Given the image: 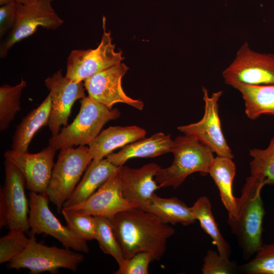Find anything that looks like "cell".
I'll return each mask as SVG.
<instances>
[{"mask_svg":"<svg viewBox=\"0 0 274 274\" xmlns=\"http://www.w3.org/2000/svg\"><path fill=\"white\" fill-rule=\"evenodd\" d=\"M161 168L155 163L139 168L119 166L117 174L126 200L135 207L146 211L155 191L160 188L155 177Z\"/></svg>","mask_w":274,"mask_h":274,"instance_id":"16","label":"cell"},{"mask_svg":"<svg viewBox=\"0 0 274 274\" xmlns=\"http://www.w3.org/2000/svg\"><path fill=\"white\" fill-rule=\"evenodd\" d=\"M146 211L167 224L187 226L196 222L190 207L176 197L163 198L154 193Z\"/></svg>","mask_w":274,"mask_h":274,"instance_id":"24","label":"cell"},{"mask_svg":"<svg viewBox=\"0 0 274 274\" xmlns=\"http://www.w3.org/2000/svg\"><path fill=\"white\" fill-rule=\"evenodd\" d=\"M15 1L17 2V0H0V6Z\"/></svg>","mask_w":274,"mask_h":274,"instance_id":"36","label":"cell"},{"mask_svg":"<svg viewBox=\"0 0 274 274\" xmlns=\"http://www.w3.org/2000/svg\"><path fill=\"white\" fill-rule=\"evenodd\" d=\"M9 233L0 238V263L10 262L27 247L29 238L20 229L9 230Z\"/></svg>","mask_w":274,"mask_h":274,"instance_id":"29","label":"cell"},{"mask_svg":"<svg viewBox=\"0 0 274 274\" xmlns=\"http://www.w3.org/2000/svg\"><path fill=\"white\" fill-rule=\"evenodd\" d=\"M225 83L250 85H274V55L252 50L245 42L223 72Z\"/></svg>","mask_w":274,"mask_h":274,"instance_id":"10","label":"cell"},{"mask_svg":"<svg viewBox=\"0 0 274 274\" xmlns=\"http://www.w3.org/2000/svg\"><path fill=\"white\" fill-rule=\"evenodd\" d=\"M50 91L51 109L48 126L52 136L59 132L61 126L67 125L71 109L75 102L86 96L84 82H77L63 76L58 71L44 81Z\"/></svg>","mask_w":274,"mask_h":274,"instance_id":"14","label":"cell"},{"mask_svg":"<svg viewBox=\"0 0 274 274\" xmlns=\"http://www.w3.org/2000/svg\"><path fill=\"white\" fill-rule=\"evenodd\" d=\"M92 160L89 147L85 145L60 149L46 192L58 213H61L64 202L72 195Z\"/></svg>","mask_w":274,"mask_h":274,"instance_id":"5","label":"cell"},{"mask_svg":"<svg viewBox=\"0 0 274 274\" xmlns=\"http://www.w3.org/2000/svg\"><path fill=\"white\" fill-rule=\"evenodd\" d=\"M154 261L151 255L147 252H140L119 265L115 274H148L149 265Z\"/></svg>","mask_w":274,"mask_h":274,"instance_id":"33","label":"cell"},{"mask_svg":"<svg viewBox=\"0 0 274 274\" xmlns=\"http://www.w3.org/2000/svg\"><path fill=\"white\" fill-rule=\"evenodd\" d=\"M249 155L252 160L249 177L264 186L274 185V135L266 148L250 149Z\"/></svg>","mask_w":274,"mask_h":274,"instance_id":"26","label":"cell"},{"mask_svg":"<svg viewBox=\"0 0 274 274\" xmlns=\"http://www.w3.org/2000/svg\"><path fill=\"white\" fill-rule=\"evenodd\" d=\"M146 130L137 126H110L102 131L89 146L92 159L100 160L115 149L145 138Z\"/></svg>","mask_w":274,"mask_h":274,"instance_id":"19","label":"cell"},{"mask_svg":"<svg viewBox=\"0 0 274 274\" xmlns=\"http://www.w3.org/2000/svg\"><path fill=\"white\" fill-rule=\"evenodd\" d=\"M134 207L124 197L117 173L84 201L63 208L111 220L118 213Z\"/></svg>","mask_w":274,"mask_h":274,"instance_id":"17","label":"cell"},{"mask_svg":"<svg viewBox=\"0 0 274 274\" xmlns=\"http://www.w3.org/2000/svg\"><path fill=\"white\" fill-rule=\"evenodd\" d=\"M119 166H116L106 158L92 159L86 169L81 181L78 184L70 198L63 208L80 203L92 195L112 176L116 174Z\"/></svg>","mask_w":274,"mask_h":274,"instance_id":"20","label":"cell"},{"mask_svg":"<svg viewBox=\"0 0 274 274\" xmlns=\"http://www.w3.org/2000/svg\"><path fill=\"white\" fill-rule=\"evenodd\" d=\"M49 199L46 193H29V235L44 233L60 242L66 248L88 253L86 241L82 238L67 226L63 225L49 207Z\"/></svg>","mask_w":274,"mask_h":274,"instance_id":"9","label":"cell"},{"mask_svg":"<svg viewBox=\"0 0 274 274\" xmlns=\"http://www.w3.org/2000/svg\"><path fill=\"white\" fill-rule=\"evenodd\" d=\"M173 143L170 134L156 133L149 138L126 145L119 152L108 155L106 159L116 166H120L131 158H152L170 152Z\"/></svg>","mask_w":274,"mask_h":274,"instance_id":"18","label":"cell"},{"mask_svg":"<svg viewBox=\"0 0 274 274\" xmlns=\"http://www.w3.org/2000/svg\"><path fill=\"white\" fill-rule=\"evenodd\" d=\"M56 150L49 146L37 153L7 150L5 160L14 164L22 173L26 187L30 192L46 193L54 165Z\"/></svg>","mask_w":274,"mask_h":274,"instance_id":"15","label":"cell"},{"mask_svg":"<svg viewBox=\"0 0 274 274\" xmlns=\"http://www.w3.org/2000/svg\"><path fill=\"white\" fill-rule=\"evenodd\" d=\"M41 1H48L52 2L54 0H17V2L22 4H28Z\"/></svg>","mask_w":274,"mask_h":274,"instance_id":"35","label":"cell"},{"mask_svg":"<svg viewBox=\"0 0 274 274\" xmlns=\"http://www.w3.org/2000/svg\"><path fill=\"white\" fill-rule=\"evenodd\" d=\"M111 221L125 259L144 252L150 254L154 260H160L167 240L175 232L157 216L137 207L118 213Z\"/></svg>","mask_w":274,"mask_h":274,"instance_id":"1","label":"cell"},{"mask_svg":"<svg viewBox=\"0 0 274 274\" xmlns=\"http://www.w3.org/2000/svg\"><path fill=\"white\" fill-rule=\"evenodd\" d=\"M241 268L248 274H274V243L263 244L255 257Z\"/></svg>","mask_w":274,"mask_h":274,"instance_id":"31","label":"cell"},{"mask_svg":"<svg viewBox=\"0 0 274 274\" xmlns=\"http://www.w3.org/2000/svg\"><path fill=\"white\" fill-rule=\"evenodd\" d=\"M190 209L195 219L198 221L201 228L211 238L219 253L229 258L231 254V247L219 229L209 198L206 196L200 197Z\"/></svg>","mask_w":274,"mask_h":274,"instance_id":"25","label":"cell"},{"mask_svg":"<svg viewBox=\"0 0 274 274\" xmlns=\"http://www.w3.org/2000/svg\"><path fill=\"white\" fill-rule=\"evenodd\" d=\"M80 111L73 122L51 136L48 146L56 150L78 145L90 146L100 133L104 125L120 116L117 109H110L88 95L80 101Z\"/></svg>","mask_w":274,"mask_h":274,"instance_id":"4","label":"cell"},{"mask_svg":"<svg viewBox=\"0 0 274 274\" xmlns=\"http://www.w3.org/2000/svg\"><path fill=\"white\" fill-rule=\"evenodd\" d=\"M96 228L95 239L101 251L112 256L118 265L125 260L121 248L115 236L110 219L103 216H94Z\"/></svg>","mask_w":274,"mask_h":274,"instance_id":"28","label":"cell"},{"mask_svg":"<svg viewBox=\"0 0 274 274\" xmlns=\"http://www.w3.org/2000/svg\"><path fill=\"white\" fill-rule=\"evenodd\" d=\"M204 113L199 121L180 126L178 129L184 134L192 135L210 148L217 156L232 159L233 155L223 134L219 115V100L222 91L209 95L208 90L202 87Z\"/></svg>","mask_w":274,"mask_h":274,"instance_id":"12","label":"cell"},{"mask_svg":"<svg viewBox=\"0 0 274 274\" xmlns=\"http://www.w3.org/2000/svg\"><path fill=\"white\" fill-rule=\"evenodd\" d=\"M50 94L37 108L31 110L17 126L12 138V150L26 152L36 133L43 126L49 124L51 109Z\"/></svg>","mask_w":274,"mask_h":274,"instance_id":"22","label":"cell"},{"mask_svg":"<svg viewBox=\"0 0 274 274\" xmlns=\"http://www.w3.org/2000/svg\"><path fill=\"white\" fill-rule=\"evenodd\" d=\"M5 179L0 189V227L9 230L30 229L29 202L25 192V180L20 170L5 160Z\"/></svg>","mask_w":274,"mask_h":274,"instance_id":"7","label":"cell"},{"mask_svg":"<svg viewBox=\"0 0 274 274\" xmlns=\"http://www.w3.org/2000/svg\"><path fill=\"white\" fill-rule=\"evenodd\" d=\"M235 269L234 263L229 258L221 255L218 251L209 250L204 257L201 271L203 274H230Z\"/></svg>","mask_w":274,"mask_h":274,"instance_id":"32","label":"cell"},{"mask_svg":"<svg viewBox=\"0 0 274 274\" xmlns=\"http://www.w3.org/2000/svg\"><path fill=\"white\" fill-rule=\"evenodd\" d=\"M61 213L67 226L80 237L86 241L95 239L94 216L64 208H62Z\"/></svg>","mask_w":274,"mask_h":274,"instance_id":"30","label":"cell"},{"mask_svg":"<svg viewBox=\"0 0 274 274\" xmlns=\"http://www.w3.org/2000/svg\"><path fill=\"white\" fill-rule=\"evenodd\" d=\"M128 69L120 62L85 79L83 82L88 96L110 109L116 103L122 102L142 110L144 102L130 97L122 87V79Z\"/></svg>","mask_w":274,"mask_h":274,"instance_id":"13","label":"cell"},{"mask_svg":"<svg viewBox=\"0 0 274 274\" xmlns=\"http://www.w3.org/2000/svg\"><path fill=\"white\" fill-rule=\"evenodd\" d=\"M232 159L217 156L209 172L219 190L221 200L228 212V219L230 220L235 218L237 208V197L233 195L232 189L236 167Z\"/></svg>","mask_w":274,"mask_h":274,"instance_id":"21","label":"cell"},{"mask_svg":"<svg viewBox=\"0 0 274 274\" xmlns=\"http://www.w3.org/2000/svg\"><path fill=\"white\" fill-rule=\"evenodd\" d=\"M48 1L22 4L18 2L15 24L0 46V57H6L9 50L17 43L31 36L41 27L55 30L63 23Z\"/></svg>","mask_w":274,"mask_h":274,"instance_id":"11","label":"cell"},{"mask_svg":"<svg viewBox=\"0 0 274 274\" xmlns=\"http://www.w3.org/2000/svg\"><path fill=\"white\" fill-rule=\"evenodd\" d=\"M27 86L23 79L16 85L5 84L0 87V131L8 129L20 110V98L23 89Z\"/></svg>","mask_w":274,"mask_h":274,"instance_id":"27","label":"cell"},{"mask_svg":"<svg viewBox=\"0 0 274 274\" xmlns=\"http://www.w3.org/2000/svg\"><path fill=\"white\" fill-rule=\"evenodd\" d=\"M106 18H102L103 33L101 41L95 49L73 50L66 62L65 76L79 82L102 70L119 63L124 59L121 51H116L110 30L107 31Z\"/></svg>","mask_w":274,"mask_h":274,"instance_id":"8","label":"cell"},{"mask_svg":"<svg viewBox=\"0 0 274 274\" xmlns=\"http://www.w3.org/2000/svg\"><path fill=\"white\" fill-rule=\"evenodd\" d=\"M170 152L174 156L172 164L168 167L161 168L155 177L160 188H177L194 173L199 172L202 176L209 174L215 158L211 150L192 135L177 136Z\"/></svg>","mask_w":274,"mask_h":274,"instance_id":"3","label":"cell"},{"mask_svg":"<svg viewBox=\"0 0 274 274\" xmlns=\"http://www.w3.org/2000/svg\"><path fill=\"white\" fill-rule=\"evenodd\" d=\"M231 86L241 93L250 119L255 120L262 115H274V85L236 83Z\"/></svg>","mask_w":274,"mask_h":274,"instance_id":"23","label":"cell"},{"mask_svg":"<svg viewBox=\"0 0 274 274\" xmlns=\"http://www.w3.org/2000/svg\"><path fill=\"white\" fill-rule=\"evenodd\" d=\"M70 249L49 247L38 243L35 236H30L25 249L9 262L8 267L27 268L30 273L38 274L48 271L56 273L63 268L76 271L84 259V255Z\"/></svg>","mask_w":274,"mask_h":274,"instance_id":"6","label":"cell"},{"mask_svg":"<svg viewBox=\"0 0 274 274\" xmlns=\"http://www.w3.org/2000/svg\"><path fill=\"white\" fill-rule=\"evenodd\" d=\"M18 2L9 3L0 7V37L13 28L17 16Z\"/></svg>","mask_w":274,"mask_h":274,"instance_id":"34","label":"cell"},{"mask_svg":"<svg viewBox=\"0 0 274 274\" xmlns=\"http://www.w3.org/2000/svg\"><path fill=\"white\" fill-rule=\"evenodd\" d=\"M263 186L248 177L240 197H237L236 216L234 219L227 220L246 259L255 254L263 244L262 233L265 211L261 197Z\"/></svg>","mask_w":274,"mask_h":274,"instance_id":"2","label":"cell"}]
</instances>
